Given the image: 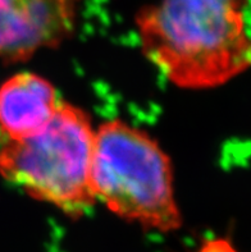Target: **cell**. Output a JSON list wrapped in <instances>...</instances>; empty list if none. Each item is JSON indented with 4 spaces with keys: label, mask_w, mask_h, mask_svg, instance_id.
Masks as SVG:
<instances>
[{
    "label": "cell",
    "mask_w": 251,
    "mask_h": 252,
    "mask_svg": "<svg viewBox=\"0 0 251 252\" xmlns=\"http://www.w3.org/2000/svg\"><path fill=\"white\" fill-rule=\"evenodd\" d=\"M248 0H154L135 16L143 57L182 90H213L251 68Z\"/></svg>",
    "instance_id": "1"
},
{
    "label": "cell",
    "mask_w": 251,
    "mask_h": 252,
    "mask_svg": "<svg viewBox=\"0 0 251 252\" xmlns=\"http://www.w3.org/2000/svg\"><path fill=\"white\" fill-rule=\"evenodd\" d=\"M91 187L96 202L123 220L160 233L182 227L171 158L151 134L122 119L95 129Z\"/></svg>",
    "instance_id": "2"
},
{
    "label": "cell",
    "mask_w": 251,
    "mask_h": 252,
    "mask_svg": "<svg viewBox=\"0 0 251 252\" xmlns=\"http://www.w3.org/2000/svg\"><path fill=\"white\" fill-rule=\"evenodd\" d=\"M94 142L90 115L62 101L37 133L4 140L0 176L34 200L53 205L71 219H80L96 204L91 187Z\"/></svg>",
    "instance_id": "3"
},
{
    "label": "cell",
    "mask_w": 251,
    "mask_h": 252,
    "mask_svg": "<svg viewBox=\"0 0 251 252\" xmlns=\"http://www.w3.org/2000/svg\"><path fill=\"white\" fill-rule=\"evenodd\" d=\"M83 0H0V61L21 63L73 35Z\"/></svg>",
    "instance_id": "4"
},
{
    "label": "cell",
    "mask_w": 251,
    "mask_h": 252,
    "mask_svg": "<svg viewBox=\"0 0 251 252\" xmlns=\"http://www.w3.org/2000/svg\"><path fill=\"white\" fill-rule=\"evenodd\" d=\"M54 85L34 72H18L0 85V133L22 140L48 125L61 106Z\"/></svg>",
    "instance_id": "5"
},
{
    "label": "cell",
    "mask_w": 251,
    "mask_h": 252,
    "mask_svg": "<svg viewBox=\"0 0 251 252\" xmlns=\"http://www.w3.org/2000/svg\"><path fill=\"white\" fill-rule=\"evenodd\" d=\"M200 252H237L229 241L218 240L209 242L200 250Z\"/></svg>",
    "instance_id": "6"
}]
</instances>
